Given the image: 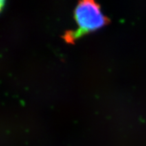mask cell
I'll use <instances>...</instances> for the list:
<instances>
[{
	"label": "cell",
	"instance_id": "cell-1",
	"mask_svg": "<svg viewBox=\"0 0 146 146\" xmlns=\"http://www.w3.org/2000/svg\"><path fill=\"white\" fill-rule=\"evenodd\" d=\"M74 18L78 29L65 34V41L68 43H74L78 38L102 28L108 23L100 5L90 0L80 1L74 11Z\"/></svg>",
	"mask_w": 146,
	"mask_h": 146
},
{
	"label": "cell",
	"instance_id": "cell-2",
	"mask_svg": "<svg viewBox=\"0 0 146 146\" xmlns=\"http://www.w3.org/2000/svg\"><path fill=\"white\" fill-rule=\"evenodd\" d=\"M4 3H5V1H1V0H0V11H1L2 8H3V6H4Z\"/></svg>",
	"mask_w": 146,
	"mask_h": 146
}]
</instances>
